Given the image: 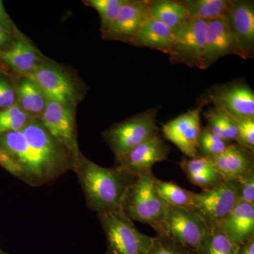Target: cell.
<instances>
[{"label": "cell", "mask_w": 254, "mask_h": 254, "mask_svg": "<svg viewBox=\"0 0 254 254\" xmlns=\"http://www.w3.org/2000/svg\"><path fill=\"white\" fill-rule=\"evenodd\" d=\"M76 173L88 208L97 214L122 210L124 195L137 177L115 168L100 166L81 155L76 160Z\"/></svg>", "instance_id": "cell-1"}, {"label": "cell", "mask_w": 254, "mask_h": 254, "mask_svg": "<svg viewBox=\"0 0 254 254\" xmlns=\"http://www.w3.org/2000/svg\"><path fill=\"white\" fill-rule=\"evenodd\" d=\"M155 177L152 172L137 177L127 188L122 203V210L128 218L147 224L154 230L168 206L155 190Z\"/></svg>", "instance_id": "cell-2"}, {"label": "cell", "mask_w": 254, "mask_h": 254, "mask_svg": "<svg viewBox=\"0 0 254 254\" xmlns=\"http://www.w3.org/2000/svg\"><path fill=\"white\" fill-rule=\"evenodd\" d=\"M107 240L105 254H147L153 238L137 230L123 210L97 214Z\"/></svg>", "instance_id": "cell-3"}, {"label": "cell", "mask_w": 254, "mask_h": 254, "mask_svg": "<svg viewBox=\"0 0 254 254\" xmlns=\"http://www.w3.org/2000/svg\"><path fill=\"white\" fill-rule=\"evenodd\" d=\"M0 147L12 160L13 176L33 187L54 181V177L28 144L22 131L0 135Z\"/></svg>", "instance_id": "cell-4"}, {"label": "cell", "mask_w": 254, "mask_h": 254, "mask_svg": "<svg viewBox=\"0 0 254 254\" xmlns=\"http://www.w3.org/2000/svg\"><path fill=\"white\" fill-rule=\"evenodd\" d=\"M158 108H153L115 124L103 136L115 157L123 154L142 143L159 137L156 124Z\"/></svg>", "instance_id": "cell-5"}, {"label": "cell", "mask_w": 254, "mask_h": 254, "mask_svg": "<svg viewBox=\"0 0 254 254\" xmlns=\"http://www.w3.org/2000/svg\"><path fill=\"white\" fill-rule=\"evenodd\" d=\"M21 131L28 144L55 180L68 170H73L77 160L51 136L41 120L31 119Z\"/></svg>", "instance_id": "cell-6"}, {"label": "cell", "mask_w": 254, "mask_h": 254, "mask_svg": "<svg viewBox=\"0 0 254 254\" xmlns=\"http://www.w3.org/2000/svg\"><path fill=\"white\" fill-rule=\"evenodd\" d=\"M239 201L237 181L227 180L213 190L195 193L190 210L200 217L210 231L218 229Z\"/></svg>", "instance_id": "cell-7"}, {"label": "cell", "mask_w": 254, "mask_h": 254, "mask_svg": "<svg viewBox=\"0 0 254 254\" xmlns=\"http://www.w3.org/2000/svg\"><path fill=\"white\" fill-rule=\"evenodd\" d=\"M155 231L165 235L193 252L198 249L208 230L194 212L168 204Z\"/></svg>", "instance_id": "cell-8"}, {"label": "cell", "mask_w": 254, "mask_h": 254, "mask_svg": "<svg viewBox=\"0 0 254 254\" xmlns=\"http://www.w3.org/2000/svg\"><path fill=\"white\" fill-rule=\"evenodd\" d=\"M207 27L208 21L190 18L174 32L175 41L168 54L172 64H185L201 68Z\"/></svg>", "instance_id": "cell-9"}, {"label": "cell", "mask_w": 254, "mask_h": 254, "mask_svg": "<svg viewBox=\"0 0 254 254\" xmlns=\"http://www.w3.org/2000/svg\"><path fill=\"white\" fill-rule=\"evenodd\" d=\"M40 120L51 136L76 160L81 156L76 138L74 111L71 105L48 99Z\"/></svg>", "instance_id": "cell-10"}, {"label": "cell", "mask_w": 254, "mask_h": 254, "mask_svg": "<svg viewBox=\"0 0 254 254\" xmlns=\"http://www.w3.org/2000/svg\"><path fill=\"white\" fill-rule=\"evenodd\" d=\"M209 103L206 98L193 110H190L163 125L164 136L189 158L198 156V140L201 125L200 113Z\"/></svg>", "instance_id": "cell-11"}, {"label": "cell", "mask_w": 254, "mask_h": 254, "mask_svg": "<svg viewBox=\"0 0 254 254\" xmlns=\"http://www.w3.org/2000/svg\"><path fill=\"white\" fill-rule=\"evenodd\" d=\"M171 147L160 137L137 145L115 157V168L134 177L151 173L155 163L168 158Z\"/></svg>", "instance_id": "cell-12"}, {"label": "cell", "mask_w": 254, "mask_h": 254, "mask_svg": "<svg viewBox=\"0 0 254 254\" xmlns=\"http://www.w3.org/2000/svg\"><path fill=\"white\" fill-rule=\"evenodd\" d=\"M235 38L242 59H252L254 51V4L253 1L231 0L224 16Z\"/></svg>", "instance_id": "cell-13"}, {"label": "cell", "mask_w": 254, "mask_h": 254, "mask_svg": "<svg viewBox=\"0 0 254 254\" xmlns=\"http://www.w3.org/2000/svg\"><path fill=\"white\" fill-rule=\"evenodd\" d=\"M206 99L234 118L254 117V93L243 82H233L218 86Z\"/></svg>", "instance_id": "cell-14"}, {"label": "cell", "mask_w": 254, "mask_h": 254, "mask_svg": "<svg viewBox=\"0 0 254 254\" xmlns=\"http://www.w3.org/2000/svg\"><path fill=\"white\" fill-rule=\"evenodd\" d=\"M150 1L127 0L103 38L129 43L143 23L150 18Z\"/></svg>", "instance_id": "cell-15"}, {"label": "cell", "mask_w": 254, "mask_h": 254, "mask_svg": "<svg viewBox=\"0 0 254 254\" xmlns=\"http://www.w3.org/2000/svg\"><path fill=\"white\" fill-rule=\"evenodd\" d=\"M25 76L36 83L48 99L71 105L74 102L76 91L72 82L58 68L40 64Z\"/></svg>", "instance_id": "cell-16"}, {"label": "cell", "mask_w": 254, "mask_h": 254, "mask_svg": "<svg viewBox=\"0 0 254 254\" xmlns=\"http://www.w3.org/2000/svg\"><path fill=\"white\" fill-rule=\"evenodd\" d=\"M204 158L225 181H237L254 170V152L236 142L230 143L220 154Z\"/></svg>", "instance_id": "cell-17"}, {"label": "cell", "mask_w": 254, "mask_h": 254, "mask_svg": "<svg viewBox=\"0 0 254 254\" xmlns=\"http://www.w3.org/2000/svg\"><path fill=\"white\" fill-rule=\"evenodd\" d=\"M230 55H237L242 58L225 18L220 17L208 21L206 42L200 69H205L220 58Z\"/></svg>", "instance_id": "cell-18"}, {"label": "cell", "mask_w": 254, "mask_h": 254, "mask_svg": "<svg viewBox=\"0 0 254 254\" xmlns=\"http://www.w3.org/2000/svg\"><path fill=\"white\" fill-rule=\"evenodd\" d=\"M218 229L237 246L254 238V205L240 200Z\"/></svg>", "instance_id": "cell-19"}, {"label": "cell", "mask_w": 254, "mask_h": 254, "mask_svg": "<svg viewBox=\"0 0 254 254\" xmlns=\"http://www.w3.org/2000/svg\"><path fill=\"white\" fill-rule=\"evenodd\" d=\"M175 41V33L163 23L149 18L143 23L130 44L139 48H148L169 54Z\"/></svg>", "instance_id": "cell-20"}, {"label": "cell", "mask_w": 254, "mask_h": 254, "mask_svg": "<svg viewBox=\"0 0 254 254\" xmlns=\"http://www.w3.org/2000/svg\"><path fill=\"white\" fill-rule=\"evenodd\" d=\"M0 61L25 76L39 66V59L33 47L18 36L6 49L0 51Z\"/></svg>", "instance_id": "cell-21"}, {"label": "cell", "mask_w": 254, "mask_h": 254, "mask_svg": "<svg viewBox=\"0 0 254 254\" xmlns=\"http://www.w3.org/2000/svg\"><path fill=\"white\" fill-rule=\"evenodd\" d=\"M188 181L203 190H210L225 181L204 158H185L180 163Z\"/></svg>", "instance_id": "cell-22"}, {"label": "cell", "mask_w": 254, "mask_h": 254, "mask_svg": "<svg viewBox=\"0 0 254 254\" xmlns=\"http://www.w3.org/2000/svg\"><path fill=\"white\" fill-rule=\"evenodd\" d=\"M150 18L158 20L175 32L190 16L183 1L154 0L150 1Z\"/></svg>", "instance_id": "cell-23"}, {"label": "cell", "mask_w": 254, "mask_h": 254, "mask_svg": "<svg viewBox=\"0 0 254 254\" xmlns=\"http://www.w3.org/2000/svg\"><path fill=\"white\" fill-rule=\"evenodd\" d=\"M18 105L30 118L41 117L46 108L48 98L36 83L25 78L17 88Z\"/></svg>", "instance_id": "cell-24"}, {"label": "cell", "mask_w": 254, "mask_h": 254, "mask_svg": "<svg viewBox=\"0 0 254 254\" xmlns=\"http://www.w3.org/2000/svg\"><path fill=\"white\" fill-rule=\"evenodd\" d=\"M210 129L229 142H236L238 132L235 119L222 108L214 105L203 113Z\"/></svg>", "instance_id": "cell-25"}, {"label": "cell", "mask_w": 254, "mask_h": 254, "mask_svg": "<svg viewBox=\"0 0 254 254\" xmlns=\"http://www.w3.org/2000/svg\"><path fill=\"white\" fill-rule=\"evenodd\" d=\"M231 0H185L190 18L210 21L226 14Z\"/></svg>", "instance_id": "cell-26"}, {"label": "cell", "mask_w": 254, "mask_h": 254, "mask_svg": "<svg viewBox=\"0 0 254 254\" xmlns=\"http://www.w3.org/2000/svg\"><path fill=\"white\" fill-rule=\"evenodd\" d=\"M154 187L159 195L168 204L190 210L193 192L182 188L173 182H165L155 177Z\"/></svg>", "instance_id": "cell-27"}, {"label": "cell", "mask_w": 254, "mask_h": 254, "mask_svg": "<svg viewBox=\"0 0 254 254\" xmlns=\"http://www.w3.org/2000/svg\"><path fill=\"white\" fill-rule=\"evenodd\" d=\"M239 246L232 243L219 229L210 230L200 242L194 254H237Z\"/></svg>", "instance_id": "cell-28"}, {"label": "cell", "mask_w": 254, "mask_h": 254, "mask_svg": "<svg viewBox=\"0 0 254 254\" xmlns=\"http://www.w3.org/2000/svg\"><path fill=\"white\" fill-rule=\"evenodd\" d=\"M127 1V0H87L84 2L98 11L101 21L100 31L104 34Z\"/></svg>", "instance_id": "cell-29"}, {"label": "cell", "mask_w": 254, "mask_h": 254, "mask_svg": "<svg viewBox=\"0 0 254 254\" xmlns=\"http://www.w3.org/2000/svg\"><path fill=\"white\" fill-rule=\"evenodd\" d=\"M230 143L206 126L200 131L197 157L205 158L220 154Z\"/></svg>", "instance_id": "cell-30"}, {"label": "cell", "mask_w": 254, "mask_h": 254, "mask_svg": "<svg viewBox=\"0 0 254 254\" xmlns=\"http://www.w3.org/2000/svg\"><path fill=\"white\" fill-rule=\"evenodd\" d=\"M31 119L16 103L11 108L0 110V135L21 131Z\"/></svg>", "instance_id": "cell-31"}, {"label": "cell", "mask_w": 254, "mask_h": 254, "mask_svg": "<svg viewBox=\"0 0 254 254\" xmlns=\"http://www.w3.org/2000/svg\"><path fill=\"white\" fill-rule=\"evenodd\" d=\"M147 254H194L193 251L165 235H157Z\"/></svg>", "instance_id": "cell-32"}, {"label": "cell", "mask_w": 254, "mask_h": 254, "mask_svg": "<svg viewBox=\"0 0 254 254\" xmlns=\"http://www.w3.org/2000/svg\"><path fill=\"white\" fill-rule=\"evenodd\" d=\"M234 119L238 132L236 143L254 152V117Z\"/></svg>", "instance_id": "cell-33"}, {"label": "cell", "mask_w": 254, "mask_h": 254, "mask_svg": "<svg viewBox=\"0 0 254 254\" xmlns=\"http://www.w3.org/2000/svg\"><path fill=\"white\" fill-rule=\"evenodd\" d=\"M240 200L254 205V170L237 180Z\"/></svg>", "instance_id": "cell-34"}, {"label": "cell", "mask_w": 254, "mask_h": 254, "mask_svg": "<svg viewBox=\"0 0 254 254\" xmlns=\"http://www.w3.org/2000/svg\"><path fill=\"white\" fill-rule=\"evenodd\" d=\"M16 93L9 81L0 76V109L11 108L16 104Z\"/></svg>", "instance_id": "cell-35"}, {"label": "cell", "mask_w": 254, "mask_h": 254, "mask_svg": "<svg viewBox=\"0 0 254 254\" xmlns=\"http://www.w3.org/2000/svg\"><path fill=\"white\" fill-rule=\"evenodd\" d=\"M0 27L2 28L9 34L13 35V33H14V23L6 13L1 1H0Z\"/></svg>", "instance_id": "cell-36"}, {"label": "cell", "mask_w": 254, "mask_h": 254, "mask_svg": "<svg viewBox=\"0 0 254 254\" xmlns=\"http://www.w3.org/2000/svg\"><path fill=\"white\" fill-rule=\"evenodd\" d=\"M12 41V35L0 27V51L8 48Z\"/></svg>", "instance_id": "cell-37"}, {"label": "cell", "mask_w": 254, "mask_h": 254, "mask_svg": "<svg viewBox=\"0 0 254 254\" xmlns=\"http://www.w3.org/2000/svg\"><path fill=\"white\" fill-rule=\"evenodd\" d=\"M237 254H254V238L239 246Z\"/></svg>", "instance_id": "cell-38"}, {"label": "cell", "mask_w": 254, "mask_h": 254, "mask_svg": "<svg viewBox=\"0 0 254 254\" xmlns=\"http://www.w3.org/2000/svg\"><path fill=\"white\" fill-rule=\"evenodd\" d=\"M0 254H10L8 253V252H5V251L3 250L0 247Z\"/></svg>", "instance_id": "cell-39"}]
</instances>
